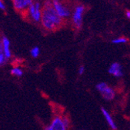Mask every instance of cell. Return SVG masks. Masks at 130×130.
<instances>
[{"label":"cell","mask_w":130,"mask_h":130,"mask_svg":"<svg viewBox=\"0 0 130 130\" xmlns=\"http://www.w3.org/2000/svg\"><path fill=\"white\" fill-rule=\"evenodd\" d=\"M64 22L63 19L57 15L52 0H44L43 2V11L41 25L44 30L46 31H55L62 27Z\"/></svg>","instance_id":"6da1fadb"},{"label":"cell","mask_w":130,"mask_h":130,"mask_svg":"<svg viewBox=\"0 0 130 130\" xmlns=\"http://www.w3.org/2000/svg\"><path fill=\"white\" fill-rule=\"evenodd\" d=\"M42 11L43 3L40 2L39 0H34V2L30 6L25 16L34 23H41Z\"/></svg>","instance_id":"7a4b0ae2"},{"label":"cell","mask_w":130,"mask_h":130,"mask_svg":"<svg viewBox=\"0 0 130 130\" xmlns=\"http://www.w3.org/2000/svg\"><path fill=\"white\" fill-rule=\"evenodd\" d=\"M84 12H85V6L82 4H77L75 6V7L72 10L71 14V22H72L73 27L79 30L82 27L83 23V18Z\"/></svg>","instance_id":"3957f363"},{"label":"cell","mask_w":130,"mask_h":130,"mask_svg":"<svg viewBox=\"0 0 130 130\" xmlns=\"http://www.w3.org/2000/svg\"><path fill=\"white\" fill-rule=\"evenodd\" d=\"M53 6L63 21L67 20L70 17H71L72 11L71 10L69 6L66 3V2H56L53 1Z\"/></svg>","instance_id":"277c9868"},{"label":"cell","mask_w":130,"mask_h":130,"mask_svg":"<svg viewBox=\"0 0 130 130\" xmlns=\"http://www.w3.org/2000/svg\"><path fill=\"white\" fill-rule=\"evenodd\" d=\"M97 90L100 93L102 97L106 101H112L115 97L114 89L106 82H100L96 86Z\"/></svg>","instance_id":"5b68a950"},{"label":"cell","mask_w":130,"mask_h":130,"mask_svg":"<svg viewBox=\"0 0 130 130\" xmlns=\"http://www.w3.org/2000/svg\"><path fill=\"white\" fill-rule=\"evenodd\" d=\"M34 2V0H12L14 10L24 16Z\"/></svg>","instance_id":"8992f818"},{"label":"cell","mask_w":130,"mask_h":130,"mask_svg":"<svg viewBox=\"0 0 130 130\" xmlns=\"http://www.w3.org/2000/svg\"><path fill=\"white\" fill-rule=\"evenodd\" d=\"M44 130H68V128L64 125L62 116L56 115Z\"/></svg>","instance_id":"52a82bcc"},{"label":"cell","mask_w":130,"mask_h":130,"mask_svg":"<svg viewBox=\"0 0 130 130\" xmlns=\"http://www.w3.org/2000/svg\"><path fill=\"white\" fill-rule=\"evenodd\" d=\"M0 50L3 52L6 59L7 60L10 59L12 56L11 50H10V42L7 37H6V36L2 37L1 44H0Z\"/></svg>","instance_id":"ba28073f"},{"label":"cell","mask_w":130,"mask_h":130,"mask_svg":"<svg viewBox=\"0 0 130 130\" xmlns=\"http://www.w3.org/2000/svg\"><path fill=\"white\" fill-rule=\"evenodd\" d=\"M109 74L113 75L115 77H121L123 75L122 68L121 64L118 62H113L109 68Z\"/></svg>","instance_id":"9c48e42d"},{"label":"cell","mask_w":130,"mask_h":130,"mask_svg":"<svg viewBox=\"0 0 130 130\" xmlns=\"http://www.w3.org/2000/svg\"><path fill=\"white\" fill-rule=\"evenodd\" d=\"M101 112H102V115L104 116V118L106 119V122L108 123V125L110 127V128L113 129V130H117L118 127H117L115 122H114V121H113V119L112 117V116L110 115V113L107 111L105 108H103V107L101 108Z\"/></svg>","instance_id":"30bf717a"},{"label":"cell","mask_w":130,"mask_h":130,"mask_svg":"<svg viewBox=\"0 0 130 130\" xmlns=\"http://www.w3.org/2000/svg\"><path fill=\"white\" fill-rule=\"evenodd\" d=\"M10 74L13 76L20 77L23 75V71L21 68H19V67H13L10 70Z\"/></svg>","instance_id":"8fae6325"},{"label":"cell","mask_w":130,"mask_h":130,"mask_svg":"<svg viewBox=\"0 0 130 130\" xmlns=\"http://www.w3.org/2000/svg\"><path fill=\"white\" fill-rule=\"evenodd\" d=\"M128 42V39L125 37H119V38H114V39L112 40V43L113 44H125L127 43Z\"/></svg>","instance_id":"7c38bea8"},{"label":"cell","mask_w":130,"mask_h":130,"mask_svg":"<svg viewBox=\"0 0 130 130\" xmlns=\"http://www.w3.org/2000/svg\"><path fill=\"white\" fill-rule=\"evenodd\" d=\"M40 49L37 46H34L32 47L30 50V54L31 56L34 57V58H37L39 55H40Z\"/></svg>","instance_id":"4fadbf2b"},{"label":"cell","mask_w":130,"mask_h":130,"mask_svg":"<svg viewBox=\"0 0 130 130\" xmlns=\"http://www.w3.org/2000/svg\"><path fill=\"white\" fill-rule=\"evenodd\" d=\"M6 62H7V59H6L5 54H3V52L0 50V66H3Z\"/></svg>","instance_id":"5bb4252c"},{"label":"cell","mask_w":130,"mask_h":130,"mask_svg":"<svg viewBox=\"0 0 130 130\" xmlns=\"http://www.w3.org/2000/svg\"><path fill=\"white\" fill-rule=\"evenodd\" d=\"M62 117H63V121L64 123V125H66V127L68 128L71 125V121H70V119L67 116H62Z\"/></svg>","instance_id":"9a60e30c"},{"label":"cell","mask_w":130,"mask_h":130,"mask_svg":"<svg viewBox=\"0 0 130 130\" xmlns=\"http://www.w3.org/2000/svg\"><path fill=\"white\" fill-rule=\"evenodd\" d=\"M6 5L3 2V0H0V9H1L3 11H5L6 10Z\"/></svg>","instance_id":"2e32d148"},{"label":"cell","mask_w":130,"mask_h":130,"mask_svg":"<svg viewBox=\"0 0 130 130\" xmlns=\"http://www.w3.org/2000/svg\"><path fill=\"white\" fill-rule=\"evenodd\" d=\"M78 72H79V75H82L84 72H85V67H84L83 66H81L79 68V70H78Z\"/></svg>","instance_id":"e0dca14e"},{"label":"cell","mask_w":130,"mask_h":130,"mask_svg":"<svg viewBox=\"0 0 130 130\" xmlns=\"http://www.w3.org/2000/svg\"><path fill=\"white\" fill-rule=\"evenodd\" d=\"M125 15L128 19H130V10H126L125 11Z\"/></svg>","instance_id":"ac0fdd59"},{"label":"cell","mask_w":130,"mask_h":130,"mask_svg":"<svg viewBox=\"0 0 130 130\" xmlns=\"http://www.w3.org/2000/svg\"><path fill=\"white\" fill-rule=\"evenodd\" d=\"M52 1H56V2H66L67 0H52Z\"/></svg>","instance_id":"d6986e66"}]
</instances>
